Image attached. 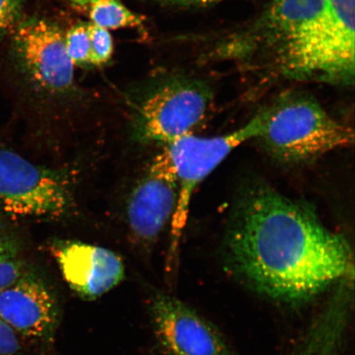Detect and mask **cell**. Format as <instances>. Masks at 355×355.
I'll return each mask as SVG.
<instances>
[{"label":"cell","mask_w":355,"mask_h":355,"mask_svg":"<svg viewBox=\"0 0 355 355\" xmlns=\"http://www.w3.org/2000/svg\"><path fill=\"white\" fill-rule=\"evenodd\" d=\"M75 207L72 176L0 148V208L12 216L59 220Z\"/></svg>","instance_id":"obj_7"},{"label":"cell","mask_w":355,"mask_h":355,"mask_svg":"<svg viewBox=\"0 0 355 355\" xmlns=\"http://www.w3.org/2000/svg\"><path fill=\"white\" fill-rule=\"evenodd\" d=\"M0 320L26 338L53 339L60 322L59 303L32 268L0 294Z\"/></svg>","instance_id":"obj_10"},{"label":"cell","mask_w":355,"mask_h":355,"mask_svg":"<svg viewBox=\"0 0 355 355\" xmlns=\"http://www.w3.org/2000/svg\"><path fill=\"white\" fill-rule=\"evenodd\" d=\"M20 243L0 216V261L19 256Z\"/></svg>","instance_id":"obj_19"},{"label":"cell","mask_w":355,"mask_h":355,"mask_svg":"<svg viewBox=\"0 0 355 355\" xmlns=\"http://www.w3.org/2000/svg\"><path fill=\"white\" fill-rule=\"evenodd\" d=\"M50 250L71 290L92 301L116 287L124 279V265L115 252L75 241H57Z\"/></svg>","instance_id":"obj_11"},{"label":"cell","mask_w":355,"mask_h":355,"mask_svg":"<svg viewBox=\"0 0 355 355\" xmlns=\"http://www.w3.org/2000/svg\"><path fill=\"white\" fill-rule=\"evenodd\" d=\"M343 343L344 334L338 327L313 322L291 355H340Z\"/></svg>","instance_id":"obj_13"},{"label":"cell","mask_w":355,"mask_h":355,"mask_svg":"<svg viewBox=\"0 0 355 355\" xmlns=\"http://www.w3.org/2000/svg\"><path fill=\"white\" fill-rule=\"evenodd\" d=\"M30 268L28 261L21 259L19 255L0 261V294Z\"/></svg>","instance_id":"obj_16"},{"label":"cell","mask_w":355,"mask_h":355,"mask_svg":"<svg viewBox=\"0 0 355 355\" xmlns=\"http://www.w3.org/2000/svg\"><path fill=\"white\" fill-rule=\"evenodd\" d=\"M67 54L74 66L90 65V40L87 24H78L64 34Z\"/></svg>","instance_id":"obj_14"},{"label":"cell","mask_w":355,"mask_h":355,"mask_svg":"<svg viewBox=\"0 0 355 355\" xmlns=\"http://www.w3.org/2000/svg\"><path fill=\"white\" fill-rule=\"evenodd\" d=\"M261 112L264 128L257 140L286 165L309 162L354 144L353 128L331 117L308 93H283Z\"/></svg>","instance_id":"obj_3"},{"label":"cell","mask_w":355,"mask_h":355,"mask_svg":"<svg viewBox=\"0 0 355 355\" xmlns=\"http://www.w3.org/2000/svg\"><path fill=\"white\" fill-rule=\"evenodd\" d=\"M226 263L260 294L304 303L354 273L343 234L310 207L268 184L251 185L235 204L225 239Z\"/></svg>","instance_id":"obj_1"},{"label":"cell","mask_w":355,"mask_h":355,"mask_svg":"<svg viewBox=\"0 0 355 355\" xmlns=\"http://www.w3.org/2000/svg\"><path fill=\"white\" fill-rule=\"evenodd\" d=\"M90 40V65L101 67L107 64L114 54V41L110 31L87 22Z\"/></svg>","instance_id":"obj_15"},{"label":"cell","mask_w":355,"mask_h":355,"mask_svg":"<svg viewBox=\"0 0 355 355\" xmlns=\"http://www.w3.org/2000/svg\"><path fill=\"white\" fill-rule=\"evenodd\" d=\"M157 1L178 6L204 7L223 2L225 0H157Z\"/></svg>","instance_id":"obj_20"},{"label":"cell","mask_w":355,"mask_h":355,"mask_svg":"<svg viewBox=\"0 0 355 355\" xmlns=\"http://www.w3.org/2000/svg\"><path fill=\"white\" fill-rule=\"evenodd\" d=\"M73 10L92 24L107 30L145 28V17L132 11L121 0H66Z\"/></svg>","instance_id":"obj_12"},{"label":"cell","mask_w":355,"mask_h":355,"mask_svg":"<svg viewBox=\"0 0 355 355\" xmlns=\"http://www.w3.org/2000/svg\"><path fill=\"white\" fill-rule=\"evenodd\" d=\"M24 0H0V35L19 24Z\"/></svg>","instance_id":"obj_17"},{"label":"cell","mask_w":355,"mask_h":355,"mask_svg":"<svg viewBox=\"0 0 355 355\" xmlns=\"http://www.w3.org/2000/svg\"><path fill=\"white\" fill-rule=\"evenodd\" d=\"M355 0H269L248 42L281 76L353 85Z\"/></svg>","instance_id":"obj_2"},{"label":"cell","mask_w":355,"mask_h":355,"mask_svg":"<svg viewBox=\"0 0 355 355\" xmlns=\"http://www.w3.org/2000/svg\"><path fill=\"white\" fill-rule=\"evenodd\" d=\"M264 128L261 110L234 131L214 137L190 135L165 146L164 152L174 171L177 202L171 221V254L179 248L195 191L225 159L246 141L257 139Z\"/></svg>","instance_id":"obj_5"},{"label":"cell","mask_w":355,"mask_h":355,"mask_svg":"<svg viewBox=\"0 0 355 355\" xmlns=\"http://www.w3.org/2000/svg\"><path fill=\"white\" fill-rule=\"evenodd\" d=\"M177 202L174 171L165 152L155 157L128 196L126 222L132 241L150 248L171 224Z\"/></svg>","instance_id":"obj_9"},{"label":"cell","mask_w":355,"mask_h":355,"mask_svg":"<svg viewBox=\"0 0 355 355\" xmlns=\"http://www.w3.org/2000/svg\"><path fill=\"white\" fill-rule=\"evenodd\" d=\"M21 352L19 335L0 320V355H21Z\"/></svg>","instance_id":"obj_18"},{"label":"cell","mask_w":355,"mask_h":355,"mask_svg":"<svg viewBox=\"0 0 355 355\" xmlns=\"http://www.w3.org/2000/svg\"><path fill=\"white\" fill-rule=\"evenodd\" d=\"M213 104L211 89L202 80L181 74L155 78L131 102V130L140 144L167 145L194 135Z\"/></svg>","instance_id":"obj_4"},{"label":"cell","mask_w":355,"mask_h":355,"mask_svg":"<svg viewBox=\"0 0 355 355\" xmlns=\"http://www.w3.org/2000/svg\"><path fill=\"white\" fill-rule=\"evenodd\" d=\"M148 312L155 339L168 355H236L218 328L174 296L155 291Z\"/></svg>","instance_id":"obj_8"},{"label":"cell","mask_w":355,"mask_h":355,"mask_svg":"<svg viewBox=\"0 0 355 355\" xmlns=\"http://www.w3.org/2000/svg\"><path fill=\"white\" fill-rule=\"evenodd\" d=\"M64 33L51 20L33 17L17 26L13 51L30 88L49 103H67L83 95L74 64L65 48Z\"/></svg>","instance_id":"obj_6"}]
</instances>
